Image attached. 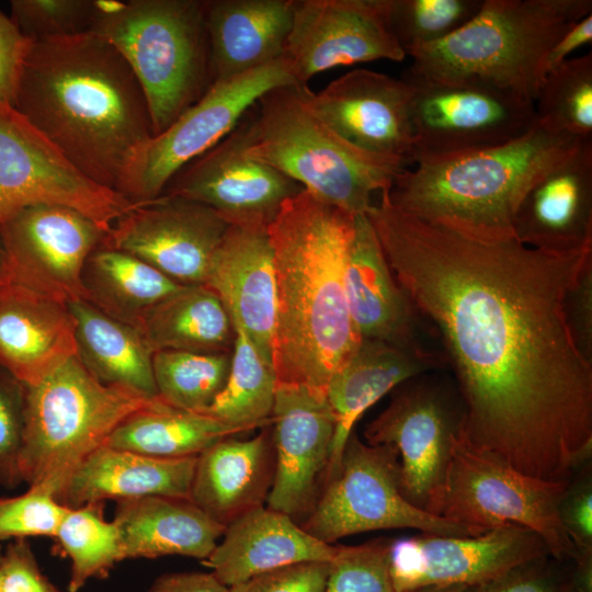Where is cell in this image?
Here are the masks:
<instances>
[{
    "label": "cell",
    "instance_id": "6da1fadb",
    "mask_svg": "<svg viewBox=\"0 0 592 592\" xmlns=\"http://www.w3.org/2000/svg\"><path fill=\"white\" fill-rule=\"evenodd\" d=\"M366 215L397 282L443 337L465 439L525 475L569 482L592 455V361L566 303L592 243L471 232L397 208L387 190Z\"/></svg>",
    "mask_w": 592,
    "mask_h": 592
},
{
    "label": "cell",
    "instance_id": "2e32d148",
    "mask_svg": "<svg viewBox=\"0 0 592 592\" xmlns=\"http://www.w3.org/2000/svg\"><path fill=\"white\" fill-rule=\"evenodd\" d=\"M405 58L388 24L386 0H294L283 59L295 83L307 84L340 66Z\"/></svg>",
    "mask_w": 592,
    "mask_h": 592
},
{
    "label": "cell",
    "instance_id": "484cf974",
    "mask_svg": "<svg viewBox=\"0 0 592 592\" xmlns=\"http://www.w3.org/2000/svg\"><path fill=\"white\" fill-rule=\"evenodd\" d=\"M523 242L554 249L592 243V139L527 191L513 221Z\"/></svg>",
    "mask_w": 592,
    "mask_h": 592
},
{
    "label": "cell",
    "instance_id": "b9f144b4",
    "mask_svg": "<svg viewBox=\"0 0 592 592\" xmlns=\"http://www.w3.org/2000/svg\"><path fill=\"white\" fill-rule=\"evenodd\" d=\"M390 539L335 545L325 592H395L388 566Z\"/></svg>",
    "mask_w": 592,
    "mask_h": 592
},
{
    "label": "cell",
    "instance_id": "7c38bea8",
    "mask_svg": "<svg viewBox=\"0 0 592 592\" xmlns=\"http://www.w3.org/2000/svg\"><path fill=\"white\" fill-rule=\"evenodd\" d=\"M403 79L412 91L413 164L505 144L536 121L534 102L505 91L408 76Z\"/></svg>",
    "mask_w": 592,
    "mask_h": 592
},
{
    "label": "cell",
    "instance_id": "db71d44e",
    "mask_svg": "<svg viewBox=\"0 0 592 592\" xmlns=\"http://www.w3.org/2000/svg\"><path fill=\"white\" fill-rule=\"evenodd\" d=\"M572 559V592H592V547L576 548Z\"/></svg>",
    "mask_w": 592,
    "mask_h": 592
},
{
    "label": "cell",
    "instance_id": "d4e9b609",
    "mask_svg": "<svg viewBox=\"0 0 592 592\" xmlns=\"http://www.w3.org/2000/svg\"><path fill=\"white\" fill-rule=\"evenodd\" d=\"M275 478L271 424L247 440L226 436L196 458L190 500L227 527L263 506Z\"/></svg>",
    "mask_w": 592,
    "mask_h": 592
},
{
    "label": "cell",
    "instance_id": "5b68a950",
    "mask_svg": "<svg viewBox=\"0 0 592 592\" xmlns=\"http://www.w3.org/2000/svg\"><path fill=\"white\" fill-rule=\"evenodd\" d=\"M591 13V0H483L459 30L417 49L406 76L483 86L535 103L549 48Z\"/></svg>",
    "mask_w": 592,
    "mask_h": 592
},
{
    "label": "cell",
    "instance_id": "4fadbf2b",
    "mask_svg": "<svg viewBox=\"0 0 592 592\" xmlns=\"http://www.w3.org/2000/svg\"><path fill=\"white\" fill-rule=\"evenodd\" d=\"M35 204L69 206L106 232L133 205L83 175L15 107L0 103V223Z\"/></svg>",
    "mask_w": 592,
    "mask_h": 592
},
{
    "label": "cell",
    "instance_id": "6f0895ef",
    "mask_svg": "<svg viewBox=\"0 0 592 592\" xmlns=\"http://www.w3.org/2000/svg\"><path fill=\"white\" fill-rule=\"evenodd\" d=\"M2 555H3V546L0 544V585H1V570H2Z\"/></svg>",
    "mask_w": 592,
    "mask_h": 592
},
{
    "label": "cell",
    "instance_id": "ee69618b",
    "mask_svg": "<svg viewBox=\"0 0 592 592\" xmlns=\"http://www.w3.org/2000/svg\"><path fill=\"white\" fill-rule=\"evenodd\" d=\"M25 385L0 366V487L22 481L20 455L24 433Z\"/></svg>",
    "mask_w": 592,
    "mask_h": 592
},
{
    "label": "cell",
    "instance_id": "1f68e13d",
    "mask_svg": "<svg viewBox=\"0 0 592 592\" xmlns=\"http://www.w3.org/2000/svg\"><path fill=\"white\" fill-rule=\"evenodd\" d=\"M75 320L76 356L102 384L158 398L152 351L141 332L83 299L67 304Z\"/></svg>",
    "mask_w": 592,
    "mask_h": 592
},
{
    "label": "cell",
    "instance_id": "277c9868",
    "mask_svg": "<svg viewBox=\"0 0 592 592\" xmlns=\"http://www.w3.org/2000/svg\"><path fill=\"white\" fill-rule=\"evenodd\" d=\"M537 118L520 137L401 171L387 195L397 208L483 235H515V213L532 185L584 141Z\"/></svg>",
    "mask_w": 592,
    "mask_h": 592
},
{
    "label": "cell",
    "instance_id": "7a4b0ae2",
    "mask_svg": "<svg viewBox=\"0 0 592 592\" xmlns=\"http://www.w3.org/2000/svg\"><path fill=\"white\" fill-rule=\"evenodd\" d=\"M14 107L83 175L114 191L153 136L136 76L93 32L32 43Z\"/></svg>",
    "mask_w": 592,
    "mask_h": 592
},
{
    "label": "cell",
    "instance_id": "f1b7e54d",
    "mask_svg": "<svg viewBox=\"0 0 592 592\" xmlns=\"http://www.w3.org/2000/svg\"><path fill=\"white\" fill-rule=\"evenodd\" d=\"M436 365L439 361L429 351L415 352L379 340H361L327 387L335 431L325 483L335 473L344 445L361 415L387 392Z\"/></svg>",
    "mask_w": 592,
    "mask_h": 592
},
{
    "label": "cell",
    "instance_id": "816d5d0a",
    "mask_svg": "<svg viewBox=\"0 0 592 592\" xmlns=\"http://www.w3.org/2000/svg\"><path fill=\"white\" fill-rule=\"evenodd\" d=\"M147 592H230V588L212 572H177L159 577Z\"/></svg>",
    "mask_w": 592,
    "mask_h": 592
},
{
    "label": "cell",
    "instance_id": "f35d334b",
    "mask_svg": "<svg viewBox=\"0 0 592 592\" xmlns=\"http://www.w3.org/2000/svg\"><path fill=\"white\" fill-rule=\"evenodd\" d=\"M536 118L553 130L592 138V53L546 72L535 101Z\"/></svg>",
    "mask_w": 592,
    "mask_h": 592
},
{
    "label": "cell",
    "instance_id": "681fc988",
    "mask_svg": "<svg viewBox=\"0 0 592 592\" xmlns=\"http://www.w3.org/2000/svg\"><path fill=\"white\" fill-rule=\"evenodd\" d=\"M32 43L12 19L0 10V103L14 107L22 70Z\"/></svg>",
    "mask_w": 592,
    "mask_h": 592
},
{
    "label": "cell",
    "instance_id": "d6a6232c",
    "mask_svg": "<svg viewBox=\"0 0 592 592\" xmlns=\"http://www.w3.org/2000/svg\"><path fill=\"white\" fill-rule=\"evenodd\" d=\"M138 330L152 353H231L236 338L220 299L204 284L180 286L145 315Z\"/></svg>",
    "mask_w": 592,
    "mask_h": 592
},
{
    "label": "cell",
    "instance_id": "ac0fdd59",
    "mask_svg": "<svg viewBox=\"0 0 592 592\" xmlns=\"http://www.w3.org/2000/svg\"><path fill=\"white\" fill-rule=\"evenodd\" d=\"M229 226L204 204L162 194L133 204L113 223L103 244L143 260L181 285L204 284Z\"/></svg>",
    "mask_w": 592,
    "mask_h": 592
},
{
    "label": "cell",
    "instance_id": "d6986e66",
    "mask_svg": "<svg viewBox=\"0 0 592 592\" xmlns=\"http://www.w3.org/2000/svg\"><path fill=\"white\" fill-rule=\"evenodd\" d=\"M275 478L266 506L301 525L322 491L335 431L327 396L277 385L271 417Z\"/></svg>",
    "mask_w": 592,
    "mask_h": 592
},
{
    "label": "cell",
    "instance_id": "c3c4849f",
    "mask_svg": "<svg viewBox=\"0 0 592 592\" xmlns=\"http://www.w3.org/2000/svg\"><path fill=\"white\" fill-rule=\"evenodd\" d=\"M581 476L570 480L561 500V523L574 549L592 547V480L590 465L581 469Z\"/></svg>",
    "mask_w": 592,
    "mask_h": 592
},
{
    "label": "cell",
    "instance_id": "83f0119b",
    "mask_svg": "<svg viewBox=\"0 0 592 592\" xmlns=\"http://www.w3.org/2000/svg\"><path fill=\"white\" fill-rule=\"evenodd\" d=\"M293 15L294 0H207L213 83L281 59Z\"/></svg>",
    "mask_w": 592,
    "mask_h": 592
},
{
    "label": "cell",
    "instance_id": "4316f807",
    "mask_svg": "<svg viewBox=\"0 0 592 592\" xmlns=\"http://www.w3.org/2000/svg\"><path fill=\"white\" fill-rule=\"evenodd\" d=\"M203 563L227 587L283 567L331 561L335 545L308 534L295 520L260 506L229 524Z\"/></svg>",
    "mask_w": 592,
    "mask_h": 592
},
{
    "label": "cell",
    "instance_id": "9c48e42d",
    "mask_svg": "<svg viewBox=\"0 0 592 592\" xmlns=\"http://www.w3.org/2000/svg\"><path fill=\"white\" fill-rule=\"evenodd\" d=\"M568 483L525 475L473 445L459 430L443 480L424 510L476 535L506 525L527 527L544 539L550 557L561 561L574 554L559 514Z\"/></svg>",
    "mask_w": 592,
    "mask_h": 592
},
{
    "label": "cell",
    "instance_id": "d590c367",
    "mask_svg": "<svg viewBox=\"0 0 592 592\" xmlns=\"http://www.w3.org/2000/svg\"><path fill=\"white\" fill-rule=\"evenodd\" d=\"M235 332L228 379L203 413L244 433L271 424L277 380L273 365L242 331Z\"/></svg>",
    "mask_w": 592,
    "mask_h": 592
},
{
    "label": "cell",
    "instance_id": "e0dca14e",
    "mask_svg": "<svg viewBox=\"0 0 592 592\" xmlns=\"http://www.w3.org/2000/svg\"><path fill=\"white\" fill-rule=\"evenodd\" d=\"M546 555L537 533L506 525L476 536L421 533L390 539L388 566L394 591L405 592L424 585L475 587Z\"/></svg>",
    "mask_w": 592,
    "mask_h": 592
},
{
    "label": "cell",
    "instance_id": "f6af8a7d",
    "mask_svg": "<svg viewBox=\"0 0 592 592\" xmlns=\"http://www.w3.org/2000/svg\"><path fill=\"white\" fill-rule=\"evenodd\" d=\"M553 559L546 555L525 561L473 587L470 592H572L571 579L562 577Z\"/></svg>",
    "mask_w": 592,
    "mask_h": 592
},
{
    "label": "cell",
    "instance_id": "ffe728a7",
    "mask_svg": "<svg viewBox=\"0 0 592 592\" xmlns=\"http://www.w3.org/2000/svg\"><path fill=\"white\" fill-rule=\"evenodd\" d=\"M462 412L430 384L401 387L387 408L364 431L367 444L396 448L403 497L423 509L441 485L454 437L460 430Z\"/></svg>",
    "mask_w": 592,
    "mask_h": 592
},
{
    "label": "cell",
    "instance_id": "603a6c76",
    "mask_svg": "<svg viewBox=\"0 0 592 592\" xmlns=\"http://www.w3.org/2000/svg\"><path fill=\"white\" fill-rule=\"evenodd\" d=\"M76 353L75 320L68 305L2 278L0 366L33 386Z\"/></svg>",
    "mask_w": 592,
    "mask_h": 592
},
{
    "label": "cell",
    "instance_id": "f546056e",
    "mask_svg": "<svg viewBox=\"0 0 592 592\" xmlns=\"http://www.w3.org/2000/svg\"><path fill=\"white\" fill-rule=\"evenodd\" d=\"M196 458H153L102 445L73 469L56 499L68 508L148 496L190 500Z\"/></svg>",
    "mask_w": 592,
    "mask_h": 592
},
{
    "label": "cell",
    "instance_id": "74e56055",
    "mask_svg": "<svg viewBox=\"0 0 592 592\" xmlns=\"http://www.w3.org/2000/svg\"><path fill=\"white\" fill-rule=\"evenodd\" d=\"M231 354L153 352L151 362L158 397L171 407L203 413L226 385Z\"/></svg>",
    "mask_w": 592,
    "mask_h": 592
},
{
    "label": "cell",
    "instance_id": "836d02e7",
    "mask_svg": "<svg viewBox=\"0 0 592 592\" xmlns=\"http://www.w3.org/2000/svg\"><path fill=\"white\" fill-rule=\"evenodd\" d=\"M81 285L83 300L136 329L157 303L182 286L143 260L103 242L87 259Z\"/></svg>",
    "mask_w": 592,
    "mask_h": 592
},
{
    "label": "cell",
    "instance_id": "8d00e7d4",
    "mask_svg": "<svg viewBox=\"0 0 592 592\" xmlns=\"http://www.w3.org/2000/svg\"><path fill=\"white\" fill-rule=\"evenodd\" d=\"M54 538L70 559L69 592H79L93 578H106L123 560L117 528L104 517V502L69 508Z\"/></svg>",
    "mask_w": 592,
    "mask_h": 592
},
{
    "label": "cell",
    "instance_id": "9f6ffc18",
    "mask_svg": "<svg viewBox=\"0 0 592 592\" xmlns=\"http://www.w3.org/2000/svg\"><path fill=\"white\" fill-rule=\"evenodd\" d=\"M4 270H5V255H4V250H3V246H2V241L0 237V282L2 281L4 276Z\"/></svg>",
    "mask_w": 592,
    "mask_h": 592
},
{
    "label": "cell",
    "instance_id": "11a10c76",
    "mask_svg": "<svg viewBox=\"0 0 592 592\" xmlns=\"http://www.w3.org/2000/svg\"><path fill=\"white\" fill-rule=\"evenodd\" d=\"M471 588L463 584L424 585L405 592H470Z\"/></svg>",
    "mask_w": 592,
    "mask_h": 592
},
{
    "label": "cell",
    "instance_id": "8fae6325",
    "mask_svg": "<svg viewBox=\"0 0 592 592\" xmlns=\"http://www.w3.org/2000/svg\"><path fill=\"white\" fill-rule=\"evenodd\" d=\"M291 83L295 81L283 57L247 73L213 83L166 130L152 136L134 152L116 192L132 204L159 197L181 168L232 132L264 93Z\"/></svg>",
    "mask_w": 592,
    "mask_h": 592
},
{
    "label": "cell",
    "instance_id": "44dd1931",
    "mask_svg": "<svg viewBox=\"0 0 592 592\" xmlns=\"http://www.w3.org/2000/svg\"><path fill=\"white\" fill-rule=\"evenodd\" d=\"M411 86L406 79L366 68L353 69L318 92L316 113L341 138L366 153L413 166Z\"/></svg>",
    "mask_w": 592,
    "mask_h": 592
},
{
    "label": "cell",
    "instance_id": "cb8c5ba5",
    "mask_svg": "<svg viewBox=\"0 0 592 592\" xmlns=\"http://www.w3.org/2000/svg\"><path fill=\"white\" fill-rule=\"evenodd\" d=\"M344 282L349 311L361 339L428 352L415 337L418 311L388 265L366 214L355 216Z\"/></svg>",
    "mask_w": 592,
    "mask_h": 592
},
{
    "label": "cell",
    "instance_id": "ba28073f",
    "mask_svg": "<svg viewBox=\"0 0 592 592\" xmlns=\"http://www.w3.org/2000/svg\"><path fill=\"white\" fill-rule=\"evenodd\" d=\"M25 387L21 478L55 498L127 415L153 400L102 384L77 356Z\"/></svg>",
    "mask_w": 592,
    "mask_h": 592
},
{
    "label": "cell",
    "instance_id": "bcb514c9",
    "mask_svg": "<svg viewBox=\"0 0 592 592\" xmlns=\"http://www.w3.org/2000/svg\"><path fill=\"white\" fill-rule=\"evenodd\" d=\"M330 561L283 567L229 587L230 592H325Z\"/></svg>",
    "mask_w": 592,
    "mask_h": 592
},
{
    "label": "cell",
    "instance_id": "3957f363",
    "mask_svg": "<svg viewBox=\"0 0 592 592\" xmlns=\"http://www.w3.org/2000/svg\"><path fill=\"white\" fill-rule=\"evenodd\" d=\"M355 215L303 190L286 200L267 234L275 272L272 361L277 385L326 395L361 342L345 294Z\"/></svg>",
    "mask_w": 592,
    "mask_h": 592
},
{
    "label": "cell",
    "instance_id": "8992f818",
    "mask_svg": "<svg viewBox=\"0 0 592 592\" xmlns=\"http://www.w3.org/2000/svg\"><path fill=\"white\" fill-rule=\"evenodd\" d=\"M307 84H284L252 107L248 153L352 215L366 214L376 192L408 167L350 145L316 113Z\"/></svg>",
    "mask_w": 592,
    "mask_h": 592
},
{
    "label": "cell",
    "instance_id": "7dc6e473",
    "mask_svg": "<svg viewBox=\"0 0 592 592\" xmlns=\"http://www.w3.org/2000/svg\"><path fill=\"white\" fill-rule=\"evenodd\" d=\"M0 592H61L43 573L26 538L3 548Z\"/></svg>",
    "mask_w": 592,
    "mask_h": 592
},
{
    "label": "cell",
    "instance_id": "7402d4cb",
    "mask_svg": "<svg viewBox=\"0 0 592 592\" xmlns=\"http://www.w3.org/2000/svg\"><path fill=\"white\" fill-rule=\"evenodd\" d=\"M204 285L220 299L234 329L273 365L275 272L267 228L230 225L210 258Z\"/></svg>",
    "mask_w": 592,
    "mask_h": 592
},
{
    "label": "cell",
    "instance_id": "60d3db41",
    "mask_svg": "<svg viewBox=\"0 0 592 592\" xmlns=\"http://www.w3.org/2000/svg\"><path fill=\"white\" fill-rule=\"evenodd\" d=\"M10 18L32 41L42 42L92 31L99 0H12Z\"/></svg>",
    "mask_w": 592,
    "mask_h": 592
},
{
    "label": "cell",
    "instance_id": "4dcf8cb0",
    "mask_svg": "<svg viewBox=\"0 0 592 592\" xmlns=\"http://www.w3.org/2000/svg\"><path fill=\"white\" fill-rule=\"evenodd\" d=\"M113 522L123 560L179 555L204 561L226 528L191 500L162 496L116 501Z\"/></svg>",
    "mask_w": 592,
    "mask_h": 592
},
{
    "label": "cell",
    "instance_id": "30bf717a",
    "mask_svg": "<svg viewBox=\"0 0 592 592\" xmlns=\"http://www.w3.org/2000/svg\"><path fill=\"white\" fill-rule=\"evenodd\" d=\"M300 526L332 545L343 537L377 530L411 528L440 536H476L469 528L410 503L401 492L396 448L367 444L354 431L335 473L326 481L311 514Z\"/></svg>",
    "mask_w": 592,
    "mask_h": 592
},
{
    "label": "cell",
    "instance_id": "ab89813d",
    "mask_svg": "<svg viewBox=\"0 0 592 592\" xmlns=\"http://www.w3.org/2000/svg\"><path fill=\"white\" fill-rule=\"evenodd\" d=\"M483 0H386L392 35L406 54L444 39L469 22Z\"/></svg>",
    "mask_w": 592,
    "mask_h": 592
},
{
    "label": "cell",
    "instance_id": "f5cc1de1",
    "mask_svg": "<svg viewBox=\"0 0 592 592\" xmlns=\"http://www.w3.org/2000/svg\"><path fill=\"white\" fill-rule=\"evenodd\" d=\"M592 41V14L570 25L554 42L545 58V72L557 67L581 46ZM546 75V73H545Z\"/></svg>",
    "mask_w": 592,
    "mask_h": 592
},
{
    "label": "cell",
    "instance_id": "f907efd6",
    "mask_svg": "<svg viewBox=\"0 0 592 592\" xmlns=\"http://www.w3.org/2000/svg\"><path fill=\"white\" fill-rule=\"evenodd\" d=\"M566 309L579 349L592 361V262L569 293Z\"/></svg>",
    "mask_w": 592,
    "mask_h": 592
},
{
    "label": "cell",
    "instance_id": "5bb4252c",
    "mask_svg": "<svg viewBox=\"0 0 592 592\" xmlns=\"http://www.w3.org/2000/svg\"><path fill=\"white\" fill-rule=\"evenodd\" d=\"M106 231L69 206L35 204L0 223L3 278L62 303L82 299V270Z\"/></svg>",
    "mask_w": 592,
    "mask_h": 592
},
{
    "label": "cell",
    "instance_id": "7bdbcfd3",
    "mask_svg": "<svg viewBox=\"0 0 592 592\" xmlns=\"http://www.w3.org/2000/svg\"><path fill=\"white\" fill-rule=\"evenodd\" d=\"M68 509L37 487L0 498V542L37 536L54 538Z\"/></svg>",
    "mask_w": 592,
    "mask_h": 592
},
{
    "label": "cell",
    "instance_id": "52a82bcc",
    "mask_svg": "<svg viewBox=\"0 0 592 592\" xmlns=\"http://www.w3.org/2000/svg\"><path fill=\"white\" fill-rule=\"evenodd\" d=\"M92 31L111 43L146 96L153 136L213 83L207 0H99Z\"/></svg>",
    "mask_w": 592,
    "mask_h": 592
},
{
    "label": "cell",
    "instance_id": "e575fe53",
    "mask_svg": "<svg viewBox=\"0 0 592 592\" xmlns=\"http://www.w3.org/2000/svg\"><path fill=\"white\" fill-rule=\"evenodd\" d=\"M240 433L207 414L171 407L158 397L127 415L104 445L153 458L178 459L196 457L219 440Z\"/></svg>",
    "mask_w": 592,
    "mask_h": 592
},
{
    "label": "cell",
    "instance_id": "9a60e30c",
    "mask_svg": "<svg viewBox=\"0 0 592 592\" xmlns=\"http://www.w3.org/2000/svg\"><path fill=\"white\" fill-rule=\"evenodd\" d=\"M252 107L225 138L181 168L162 194L204 204L229 225L267 228L304 187L248 153Z\"/></svg>",
    "mask_w": 592,
    "mask_h": 592
}]
</instances>
